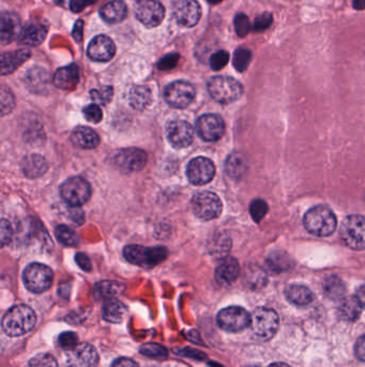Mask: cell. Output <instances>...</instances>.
Listing matches in <instances>:
<instances>
[{
  "label": "cell",
  "mask_w": 365,
  "mask_h": 367,
  "mask_svg": "<svg viewBox=\"0 0 365 367\" xmlns=\"http://www.w3.org/2000/svg\"><path fill=\"white\" fill-rule=\"evenodd\" d=\"M37 323L35 311L29 306H13L3 319V330L8 336L18 338L32 332Z\"/></svg>",
  "instance_id": "obj_1"
},
{
  "label": "cell",
  "mask_w": 365,
  "mask_h": 367,
  "mask_svg": "<svg viewBox=\"0 0 365 367\" xmlns=\"http://www.w3.org/2000/svg\"><path fill=\"white\" fill-rule=\"evenodd\" d=\"M304 228L311 235L317 237H329L338 227V220L332 210L326 205H316L305 213Z\"/></svg>",
  "instance_id": "obj_2"
},
{
  "label": "cell",
  "mask_w": 365,
  "mask_h": 367,
  "mask_svg": "<svg viewBox=\"0 0 365 367\" xmlns=\"http://www.w3.org/2000/svg\"><path fill=\"white\" fill-rule=\"evenodd\" d=\"M123 256L130 263L150 269L166 259L167 249L164 247L149 248L140 245H129L123 250Z\"/></svg>",
  "instance_id": "obj_3"
},
{
  "label": "cell",
  "mask_w": 365,
  "mask_h": 367,
  "mask_svg": "<svg viewBox=\"0 0 365 367\" xmlns=\"http://www.w3.org/2000/svg\"><path fill=\"white\" fill-rule=\"evenodd\" d=\"M208 91L216 102L227 104L237 102L238 99L241 98L243 87L233 78L218 75L208 82Z\"/></svg>",
  "instance_id": "obj_4"
},
{
  "label": "cell",
  "mask_w": 365,
  "mask_h": 367,
  "mask_svg": "<svg viewBox=\"0 0 365 367\" xmlns=\"http://www.w3.org/2000/svg\"><path fill=\"white\" fill-rule=\"evenodd\" d=\"M340 237L348 248L365 249V217L361 215L346 217L340 228Z\"/></svg>",
  "instance_id": "obj_5"
},
{
  "label": "cell",
  "mask_w": 365,
  "mask_h": 367,
  "mask_svg": "<svg viewBox=\"0 0 365 367\" xmlns=\"http://www.w3.org/2000/svg\"><path fill=\"white\" fill-rule=\"evenodd\" d=\"M25 286L34 294H42L52 287L54 274L49 266L41 263H32L23 274Z\"/></svg>",
  "instance_id": "obj_6"
},
{
  "label": "cell",
  "mask_w": 365,
  "mask_h": 367,
  "mask_svg": "<svg viewBox=\"0 0 365 367\" xmlns=\"http://www.w3.org/2000/svg\"><path fill=\"white\" fill-rule=\"evenodd\" d=\"M279 316L271 308L258 307L253 313L251 325L258 338L269 340L275 335L279 329Z\"/></svg>",
  "instance_id": "obj_7"
},
{
  "label": "cell",
  "mask_w": 365,
  "mask_h": 367,
  "mask_svg": "<svg viewBox=\"0 0 365 367\" xmlns=\"http://www.w3.org/2000/svg\"><path fill=\"white\" fill-rule=\"evenodd\" d=\"M252 316L244 308L231 306V307L224 308L218 313V327L226 332L237 333L248 328L251 324Z\"/></svg>",
  "instance_id": "obj_8"
},
{
  "label": "cell",
  "mask_w": 365,
  "mask_h": 367,
  "mask_svg": "<svg viewBox=\"0 0 365 367\" xmlns=\"http://www.w3.org/2000/svg\"><path fill=\"white\" fill-rule=\"evenodd\" d=\"M192 207L194 214L203 220H216L223 210L220 198L210 191H201L194 196Z\"/></svg>",
  "instance_id": "obj_9"
},
{
  "label": "cell",
  "mask_w": 365,
  "mask_h": 367,
  "mask_svg": "<svg viewBox=\"0 0 365 367\" xmlns=\"http://www.w3.org/2000/svg\"><path fill=\"white\" fill-rule=\"evenodd\" d=\"M62 199L71 206H81L88 201L91 196V187L86 180L71 178L66 180L60 187Z\"/></svg>",
  "instance_id": "obj_10"
},
{
  "label": "cell",
  "mask_w": 365,
  "mask_h": 367,
  "mask_svg": "<svg viewBox=\"0 0 365 367\" xmlns=\"http://www.w3.org/2000/svg\"><path fill=\"white\" fill-rule=\"evenodd\" d=\"M197 91L189 82L176 81L165 88V102L176 108H184L190 106L195 98Z\"/></svg>",
  "instance_id": "obj_11"
},
{
  "label": "cell",
  "mask_w": 365,
  "mask_h": 367,
  "mask_svg": "<svg viewBox=\"0 0 365 367\" xmlns=\"http://www.w3.org/2000/svg\"><path fill=\"white\" fill-rule=\"evenodd\" d=\"M136 18L146 27H157L164 20L165 9L159 0H138L135 5Z\"/></svg>",
  "instance_id": "obj_12"
},
{
  "label": "cell",
  "mask_w": 365,
  "mask_h": 367,
  "mask_svg": "<svg viewBox=\"0 0 365 367\" xmlns=\"http://www.w3.org/2000/svg\"><path fill=\"white\" fill-rule=\"evenodd\" d=\"M199 136L207 142H216L223 137L225 123L221 116L216 114H206L199 117L197 123Z\"/></svg>",
  "instance_id": "obj_13"
},
{
  "label": "cell",
  "mask_w": 365,
  "mask_h": 367,
  "mask_svg": "<svg viewBox=\"0 0 365 367\" xmlns=\"http://www.w3.org/2000/svg\"><path fill=\"white\" fill-rule=\"evenodd\" d=\"M214 174L216 167L208 158H194L188 165V178L193 185H205L214 180Z\"/></svg>",
  "instance_id": "obj_14"
},
{
  "label": "cell",
  "mask_w": 365,
  "mask_h": 367,
  "mask_svg": "<svg viewBox=\"0 0 365 367\" xmlns=\"http://www.w3.org/2000/svg\"><path fill=\"white\" fill-rule=\"evenodd\" d=\"M115 163L125 172H138L147 163V155L140 148H125L116 155Z\"/></svg>",
  "instance_id": "obj_15"
},
{
  "label": "cell",
  "mask_w": 365,
  "mask_h": 367,
  "mask_svg": "<svg viewBox=\"0 0 365 367\" xmlns=\"http://www.w3.org/2000/svg\"><path fill=\"white\" fill-rule=\"evenodd\" d=\"M174 16L184 27H194L201 20V5L197 0H180L175 5Z\"/></svg>",
  "instance_id": "obj_16"
},
{
  "label": "cell",
  "mask_w": 365,
  "mask_h": 367,
  "mask_svg": "<svg viewBox=\"0 0 365 367\" xmlns=\"http://www.w3.org/2000/svg\"><path fill=\"white\" fill-rule=\"evenodd\" d=\"M66 363L69 367H98L99 355L89 344H79L68 351Z\"/></svg>",
  "instance_id": "obj_17"
},
{
  "label": "cell",
  "mask_w": 365,
  "mask_h": 367,
  "mask_svg": "<svg viewBox=\"0 0 365 367\" xmlns=\"http://www.w3.org/2000/svg\"><path fill=\"white\" fill-rule=\"evenodd\" d=\"M167 138L175 147L184 148L193 142L194 130L188 121H174L167 127Z\"/></svg>",
  "instance_id": "obj_18"
},
{
  "label": "cell",
  "mask_w": 365,
  "mask_h": 367,
  "mask_svg": "<svg viewBox=\"0 0 365 367\" xmlns=\"http://www.w3.org/2000/svg\"><path fill=\"white\" fill-rule=\"evenodd\" d=\"M115 53L116 47L113 40L103 35L93 38L87 49L88 56L96 62H108L113 58Z\"/></svg>",
  "instance_id": "obj_19"
},
{
  "label": "cell",
  "mask_w": 365,
  "mask_h": 367,
  "mask_svg": "<svg viewBox=\"0 0 365 367\" xmlns=\"http://www.w3.org/2000/svg\"><path fill=\"white\" fill-rule=\"evenodd\" d=\"M22 23L18 15L13 12H3L0 16V40L3 45L12 43L18 39L22 32Z\"/></svg>",
  "instance_id": "obj_20"
},
{
  "label": "cell",
  "mask_w": 365,
  "mask_h": 367,
  "mask_svg": "<svg viewBox=\"0 0 365 367\" xmlns=\"http://www.w3.org/2000/svg\"><path fill=\"white\" fill-rule=\"evenodd\" d=\"M47 25L39 22H30L22 28L18 41L22 45L38 47L45 41L47 36Z\"/></svg>",
  "instance_id": "obj_21"
},
{
  "label": "cell",
  "mask_w": 365,
  "mask_h": 367,
  "mask_svg": "<svg viewBox=\"0 0 365 367\" xmlns=\"http://www.w3.org/2000/svg\"><path fill=\"white\" fill-rule=\"evenodd\" d=\"M79 67L74 64L57 70L53 78L55 86L64 91H73L79 84Z\"/></svg>",
  "instance_id": "obj_22"
},
{
  "label": "cell",
  "mask_w": 365,
  "mask_h": 367,
  "mask_svg": "<svg viewBox=\"0 0 365 367\" xmlns=\"http://www.w3.org/2000/svg\"><path fill=\"white\" fill-rule=\"evenodd\" d=\"M240 266L235 258H225L218 264L216 270V279L222 285H231L239 276Z\"/></svg>",
  "instance_id": "obj_23"
},
{
  "label": "cell",
  "mask_w": 365,
  "mask_h": 367,
  "mask_svg": "<svg viewBox=\"0 0 365 367\" xmlns=\"http://www.w3.org/2000/svg\"><path fill=\"white\" fill-rule=\"evenodd\" d=\"M100 15L108 24H118L127 18L128 8L121 0H113L101 8Z\"/></svg>",
  "instance_id": "obj_24"
},
{
  "label": "cell",
  "mask_w": 365,
  "mask_h": 367,
  "mask_svg": "<svg viewBox=\"0 0 365 367\" xmlns=\"http://www.w3.org/2000/svg\"><path fill=\"white\" fill-rule=\"evenodd\" d=\"M71 139L76 146L84 150H93L100 143L98 133L89 127L81 126L74 129Z\"/></svg>",
  "instance_id": "obj_25"
},
{
  "label": "cell",
  "mask_w": 365,
  "mask_h": 367,
  "mask_svg": "<svg viewBox=\"0 0 365 367\" xmlns=\"http://www.w3.org/2000/svg\"><path fill=\"white\" fill-rule=\"evenodd\" d=\"M30 55L32 54L29 51L26 49L5 53L1 56V74L5 75V74L12 73L29 58Z\"/></svg>",
  "instance_id": "obj_26"
},
{
  "label": "cell",
  "mask_w": 365,
  "mask_h": 367,
  "mask_svg": "<svg viewBox=\"0 0 365 367\" xmlns=\"http://www.w3.org/2000/svg\"><path fill=\"white\" fill-rule=\"evenodd\" d=\"M128 315V308L116 298H110L102 309L103 319L110 323H121Z\"/></svg>",
  "instance_id": "obj_27"
},
{
  "label": "cell",
  "mask_w": 365,
  "mask_h": 367,
  "mask_svg": "<svg viewBox=\"0 0 365 367\" xmlns=\"http://www.w3.org/2000/svg\"><path fill=\"white\" fill-rule=\"evenodd\" d=\"M285 294L287 300L297 306L309 305L314 300L313 292L303 285H290L287 287Z\"/></svg>",
  "instance_id": "obj_28"
},
{
  "label": "cell",
  "mask_w": 365,
  "mask_h": 367,
  "mask_svg": "<svg viewBox=\"0 0 365 367\" xmlns=\"http://www.w3.org/2000/svg\"><path fill=\"white\" fill-rule=\"evenodd\" d=\"M363 306L355 296H348L341 300L338 305V315L345 321H355L360 317Z\"/></svg>",
  "instance_id": "obj_29"
},
{
  "label": "cell",
  "mask_w": 365,
  "mask_h": 367,
  "mask_svg": "<svg viewBox=\"0 0 365 367\" xmlns=\"http://www.w3.org/2000/svg\"><path fill=\"white\" fill-rule=\"evenodd\" d=\"M22 170L28 178H39L47 171V161L40 155L28 156L23 161Z\"/></svg>",
  "instance_id": "obj_30"
},
{
  "label": "cell",
  "mask_w": 365,
  "mask_h": 367,
  "mask_svg": "<svg viewBox=\"0 0 365 367\" xmlns=\"http://www.w3.org/2000/svg\"><path fill=\"white\" fill-rule=\"evenodd\" d=\"M225 170L231 178L239 180L248 171V161L243 154H231L226 161Z\"/></svg>",
  "instance_id": "obj_31"
},
{
  "label": "cell",
  "mask_w": 365,
  "mask_h": 367,
  "mask_svg": "<svg viewBox=\"0 0 365 367\" xmlns=\"http://www.w3.org/2000/svg\"><path fill=\"white\" fill-rule=\"evenodd\" d=\"M123 289L125 286L116 281H101L97 283L93 289V296H96L97 300L108 301L110 298L117 296L118 294H123Z\"/></svg>",
  "instance_id": "obj_32"
},
{
  "label": "cell",
  "mask_w": 365,
  "mask_h": 367,
  "mask_svg": "<svg viewBox=\"0 0 365 367\" xmlns=\"http://www.w3.org/2000/svg\"><path fill=\"white\" fill-rule=\"evenodd\" d=\"M152 102V93L148 87L135 86L130 93V104L136 110H144Z\"/></svg>",
  "instance_id": "obj_33"
},
{
  "label": "cell",
  "mask_w": 365,
  "mask_h": 367,
  "mask_svg": "<svg viewBox=\"0 0 365 367\" xmlns=\"http://www.w3.org/2000/svg\"><path fill=\"white\" fill-rule=\"evenodd\" d=\"M267 266L270 271L273 272V273H281V272L292 269L294 266V262L288 254L282 252H275L270 254L269 258H268Z\"/></svg>",
  "instance_id": "obj_34"
},
{
  "label": "cell",
  "mask_w": 365,
  "mask_h": 367,
  "mask_svg": "<svg viewBox=\"0 0 365 367\" xmlns=\"http://www.w3.org/2000/svg\"><path fill=\"white\" fill-rule=\"evenodd\" d=\"M324 291L327 298H331L333 301L342 300L346 294L345 283L340 277H328L327 281H325Z\"/></svg>",
  "instance_id": "obj_35"
},
{
  "label": "cell",
  "mask_w": 365,
  "mask_h": 367,
  "mask_svg": "<svg viewBox=\"0 0 365 367\" xmlns=\"http://www.w3.org/2000/svg\"><path fill=\"white\" fill-rule=\"evenodd\" d=\"M55 235H56L57 239L64 246L75 247L79 245V237L71 228L66 227V226H58Z\"/></svg>",
  "instance_id": "obj_36"
},
{
  "label": "cell",
  "mask_w": 365,
  "mask_h": 367,
  "mask_svg": "<svg viewBox=\"0 0 365 367\" xmlns=\"http://www.w3.org/2000/svg\"><path fill=\"white\" fill-rule=\"evenodd\" d=\"M140 353L145 357H152V359H159V360H165L168 357V351L166 348L159 344L149 343L145 344L140 347Z\"/></svg>",
  "instance_id": "obj_37"
},
{
  "label": "cell",
  "mask_w": 365,
  "mask_h": 367,
  "mask_svg": "<svg viewBox=\"0 0 365 367\" xmlns=\"http://www.w3.org/2000/svg\"><path fill=\"white\" fill-rule=\"evenodd\" d=\"M251 60H252V52H251L250 49H238L235 54H234V67H235L237 71H245V70L248 69Z\"/></svg>",
  "instance_id": "obj_38"
},
{
  "label": "cell",
  "mask_w": 365,
  "mask_h": 367,
  "mask_svg": "<svg viewBox=\"0 0 365 367\" xmlns=\"http://www.w3.org/2000/svg\"><path fill=\"white\" fill-rule=\"evenodd\" d=\"M268 211H269V206L265 200L255 199L251 203L250 214L255 222H262L267 215Z\"/></svg>",
  "instance_id": "obj_39"
},
{
  "label": "cell",
  "mask_w": 365,
  "mask_h": 367,
  "mask_svg": "<svg viewBox=\"0 0 365 367\" xmlns=\"http://www.w3.org/2000/svg\"><path fill=\"white\" fill-rule=\"evenodd\" d=\"M29 367H58L56 359L49 353H40L32 357Z\"/></svg>",
  "instance_id": "obj_40"
},
{
  "label": "cell",
  "mask_w": 365,
  "mask_h": 367,
  "mask_svg": "<svg viewBox=\"0 0 365 367\" xmlns=\"http://www.w3.org/2000/svg\"><path fill=\"white\" fill-rule=\"evenodd\" d=\"M58 344L62 349L70 351V350L74 349L76 346H79V336L73 332L62 333L59 336Z\"/></svg>",
  "instance_id": "obj_41"
},
{
  "label": "cell",
  "mask_w": 365,
  "mask_h": 367,
  "mask_svg": "<svg viewBox=\"0 0 365 367\" xmlns=\"http://www.w3.org/2000/svg\"><path fill=\"white\" fill-rule=\"evenodd\" d=\"M235 29L239 37L243 38L248 35L249 32L252 29V26H251L250 20H249L247 15L240 13V14H238L236 16Z\"/></svg>",
  "instance_id": "obj_42"
},
{
  "label": "cell",
  "mask_w": 365,
  "mask_h": 367,
  "mask_svg": "<svg viewBox=\"0 0 365 367\" xmlns=\"http://www.w3.org/2000/svg\"><path fill=\"white\" fill-rule=\"evenodd\" d=\"M91 97L95 102L100 104H106L113 97V88L110 86H103L91 91Z\"/></svg>",
  "instance_id": "obj_43"
},
{
  "label": "cell",
  "mask_w": 365,
  "mask_h": 367,
  "mask_svg": "<svg viewBox=\"0 0 365 367\" xmlns=\"http://www.w3.org/2000/svg\"><path fill=\"white\" fill-rule=\"evenodd\" d=\"M84 115L90 123H98L103 119V112L98 104H90L84 108Z\"/></svg>",
  "instance_id": "obj_44"
},
{
  "label": "cell",
  "mask_w": 365,
  "mask_h": 367,
  "mask_svg": "<svg viewBox=\"0 0 365 367\" xmlns=\"http://www.w3.org/2000/svg\"><path fill=\"white\" fill-rule=\"evenodd\" d=\"M229 60V54L226 51H218L214 53L210 58V66L212 69L218 71V70L223 69L224 67L228 64Z\"/></svg>",
  "instance_id": "obj_45"
},
{
  "label": "cell",
  "mask_w": 365,
  "mask_h": 367,
  "mask_svg": "<svg viewBox=\"0 0 365 367\" xmlns=\"http://www.w3.org/2000/svg\"><path fill=\"white\" fill-rule=\"evenodd\" d=\"M47 81V73L45 70L36 68V69L30 70L29 73H28L27 82L32 86H40L39 84H45Z\"/></svg>",
  "instance_id": "obj_46"
},
{
  "label": "cell",
  "mask_w": 365,
  "mask_h": 367,
  "mask_svg": "<svg viewBox=\"0 0 365 367\" xmlns=\"http://www.w3.org/2000/svg\"><path fill=\"white\" fill-rule=\"evenodd\" d=\"M271 24H273V14L271 13H264V14L260 15L258 18H256L253 29L257 32H264V30L268 29L271 26Z\"/></svg>",
  "instance_id": "obj_47"
},
{
  "label": "cell",
  "mask_w": 365,
  "mask_h": 367,
  "mask_svg": "<svg viewBox=\"0 0 365 367\" xmlns=\"http://www.w3.org/2000/svg\"><path fill=\"white\" fill-rule=\"evenodd\" d=\"M0 235H1V244H3V246L9 244L12 241V226H11L10 222H8V220H1V224H0Z\"/></svg>",
  "instance_id": "obj_48"
},
{
  "label": "cell",
  "mask_w": 365,
  "mask_h": 367,
  "mask_svg": "<svg viewBox=\"0 0 365 367\" xmlns=\"http://www.w3.org/2000/svg\"><path fill=\"white\" fill-rule=\"evenodd\" d=\"M179 54H168L163 57L162 60L158 62V67L160 70H171L174 69L179 62Z\"/></svg>",
  "instance_id": "obj_49"
},
{
  "label": "cell",
  "mask_w": 365,
  "mask_h": 367,
  "mask_svg": "<svg viewBox=\"0 0 365 367\" xmlns=\"http://www.w3.org/2000/svg\"><path fill=\"white\" fill-rule=\"evenodd\" d=\"M13 108H14V99H13L12 94L7 89L3 88L1 91V108H3V115L8 112H11Z\"/></svg>",
  "instance_id": "obj_50"
},
{
  "label": "cell",
  "mask_w": 365,
  "mask_h": 367,
  "mask_svg": "<svg viewBox=\"0 0 365 367\" xmlns=\"http://www.w3.org/2000/svg\"><path fill=\"white\" fill-rule=\"evenodd\" d=\"M97 0H71L70 3V9L72 12L81 13V11L85 10L89 5L96 3Z\"/></svg>",
  "instance_id": "obj_51"
},
{
  "label": "cell",
  "mask_w": 365,
  "mask_h": 367,
  "mask_svg": "<svg viewBox=\"0 0 365 367\" xmlns=\"http://www.w3.org/2000/svg\"><path fill=\"white\" fill-rule=\"evenodd\" d=\"M75 260L77 265H79L83 271L89 272L92 269L90 259H89L86 254H83V252H79V254H76Z\"/></svg>",
  "instance_id": "obj_52"
},
{
  "label": "cell",
  "mask_w": 365,
  "mask_h": 367,
  "mask_svg": "<svg viewBox=\"0 0 365 367\" xmlns=\"http://www.w3.org/2000/svg\"><path fill=\"white\" fill-rule=\"evenodd\" d=\"M355 353L359 360L365 362V335L361 336L357 340L355 346Z\"/></svg>",
  "instance_id": "obj_53"
},
{
  "label": "cell",
  "mask_w": 365,
  "mask_h": 367,
  "mask_svg": "<svg viewBox=\"0 0 365 367\" xmlns=\"http://www.w3.org/2000/svg\"><path fill=\"white\" fill-rule=\"evenodd\" d=\"M112 367H140L138 363L134 361L128 359V357H121L117 359L115 362L112 364Z\"/></svg>",
  "instance_id": "obj_54"
},
{
  "label": "cell",
  "mask_w": 365,
  "mask_h": 367,
  "mask_svg": "<svg viewBox=\"0 0 365 367\" xmlns=\"http://www.w3.org/2000/svg\"><path fill=\"white\" fill-rule=\"evenodd\" d=\"M83 21H79V22H76L75 26H74L73 29V38L74 39H75L76 43H81V41H83Z\"/></svg>",
  "instance_id": "obj_55"
},
{
  "label": "cell",
  "mask_w": 365,
  "mask_h": 367,
  "mask_svg": "<svg viewBox=\"0 0 365 367\" xmlns=\"http://www.w3.org/2000/svg\"><path fill=\"white\" fill-rule=\"evenodd\" d=\"M355 298H358L361 305H362L363 307H365V286L360 287V288L357 290Z\"/></svg>",
  "instance_id": "obj_56"
},
{
  "label": "cell",
  "mask_w": 365,
  "mask_h": 367,
  "mask_svg": "<svg viewBox=\"0 0 365 367\" xmlns=\"http://www.w3.org/2000/svg\"><path fill=\"white\" fill-rule=\"evenodd\" d=\"M353 5L355 10H365V0H353Z\"/></svg>",
  "instance_id": "obj_57"
},
{
  "label": "cell",
  "mask_w": 365,
  "mask_h": 367,
  "mask_svg": "<svg viewBox=\"0 0 365 367\" xmlns=\"http://www.w3.org/2000/svg\"><path fill=\"white\" fill-rule=\"evenodd\" d=\"M268 367H290L287 364H284V363H273V364L270 365V366Z\"/></svg>",
  "instance_id": "obj_58"
},
{
  "label": "cell",
  "mask_w": 365,
  "mask_h": 367,
  "mask_svg": "<svg viewBox=\"0 0 365 367\" xmlns=\"http://www.w3.org/2000/svg\"><path fill=\"white\" fill-rule=\"evenodd\" d=\"M209 3H211V5H216V3H221L222 0H207Z\"/></svg>",
  "instance_id": "obj_59"
}]
</instances>
